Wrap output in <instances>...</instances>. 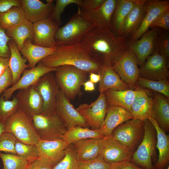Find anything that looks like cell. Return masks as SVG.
<instances>
[{
	"label": "cell",
	"mask_w": 169,
	"mask_h": 169,
	"mask_svg": "<svg viewBox=\"0 0 169 169\" xmlns=\"http://www.w3.org/2000/svg\"><path fill=\"white\" fill-rule=\"evenodd\" d=\"M80 43L92 58L110 66L114 59L130 45L125 37L117 35L109 28L96 27L85 34Z\"/></svg>",
	"instance_id": "1"
},
{
	"label": "cell",
	"mask_w": 169,
	"mask_h": 169,
	"mask_svg": "<svg viewBox=\"0 0 169 169\" xmlns=\"http://www.w3.org/2000/svg\"><path fill=\"white\" fill-rule=\"evenodd\" d=\"M39 63L49 67L71 65L88 73L99 74L103 64L91 56L81 43L70 45H60L50 55Z\"/></svg>",
	"instance_id": "2"
},
{
	"label": "cell",
	"mask_w": 169,
	"mask_h": 169,
	"mask_svg": "<svg viewBox=\"0 0 169 169\" xmlns=\"http://www.w3.org/2000/svg\"><path fill=\"white\" fill-rule=\"evenodd\" d=\"M94 27L77 11L64 25L58 30L55 36L56 46L80 43L85 34Z\"/></svg>",
	"instance_id": "3"
},
{
	"label": "cell",
	"mask_w": 169,
	"mask_h": 169,
	"mask_svg": "<svg viewBox=\"0 0 169 169\" xmlns=\"http://www.w3.org/2000/svg\"><path fill=\"white\" fill-rule=\"evenodd\" d=\"M5 130L23 143L36 145L40 140L32 119L18 109L5 120Z\"/></svg>",
	"instance_id": "4"
},
{
	"label": "cell",
	"mask_w": 169,
	"mask_h": 169,
	"mask_svg": "<svg viewBox=\"0 0 169 169\" xmlns=\"http://www.w3.org/2000/svg\"><path fill=\"white\" fill-rule=\"evenodd\" d=\"M55 72V78L59 89L69 100H74L79 94L88 73L68 65L59 66Z\"/></svg>",
	"instance_id": "5"
},
{
	"label": "cell",
	"mask_w": 169,
	"mask_h": 169,
	"mask_svg": "<svg viewBox=\"0 0 169 169\" xmlns=\"http://www.w3.org/2000/svg\"><path fill=\"white\" fill-rule=\"evenodd\" d=\"M32 120L41 140L63 139L67 129L55 111L35 115L32 117Z\"/></svg>",
	"instance_id": "6"
},
{
	"label": "cell",
	"mask_w": 169,
	"mask_h": 169,
	"mask_svg": "<svg viewBox=\"0 0 169 169\" xmlns=\"http://www.w3.org/2000/svg\"><path fill=\"white\" fill-rule=\"evenodd\" d=\"M144 128L142 140L137 150L133 153L130 160L144 169H155L152 158L156 150V130L148 119L144 121Z\"/></svg>",
	"instance_id": "7"
},
{
	"label": "cell",
	"mask_w": 169,
	"mask_h": 169,
	"mask_svg": "<svg viewBox=\"0 0 169 169\" xmlns=\"http://www.w3.org/2000/svg\"><path fill=\"white\" fill-rule=\"evenodd\" d=\"M138 65L136 58L129 47L114 59L111 67L130 89L135 90L138 86L139 77Z\"/></svg>",
	"instance_id": "8"
},
{
	"label": "cell",
	"mask_w": 169,
	"mask_h": 169,
	"mask_svg": "<svg viewBox=\"0 0 169 169\" xmlns=\"http://www.w3.org/2000/svg\"><path fill=\"white\" fill-rule=\"evenodd\" d=\"M99 155L105 162L111 164L130 161L132 151L112 134L99 139Z\"/></svg>",
	"instance_id": "9"
},
{
	"label": "cell",
	"mask_w": 169,
	"mask_h": 169,
	"mask_svg": "<svg viewBox=\"0 0 169 169\" xmlns=\"http://www.w3.org/2000/svg\"><path fill=\"white\" fill-rule=\"evenodd\" d=\"M144 125V121L133 118L116 127L112 134L132 151L142 136Z\"/></svg>",
	"instance_id": "10"
},
{
	"label": "cell",
	"mask_w": 169,
	"mask_h": 169,
	"mask_svg": "<svg viewBox=\"0 0 169 169\" xmlns=\"http://www.w3.org/2000/svg\"><path fill=\"white\" fill-rule=\"evenodd\" d=\"M108 105L105 94L100 93L98 98L90 104L79 105L76 108L92 130L100 129L105 118Z\"/></svg>",
	"instance_id": "11"
},
{
	"label": "cell",
	"mask_w": 169,
	"mask_h": 169,
	"mask_svg": "<svg viewBox=\"0 0 169 169\" xmlns=\"http://www.w3.org/2000/svg\"><path fill=\"white\" fill-rule=\"evenodd\" d=\"M55 110L67 129L76 126L87 128L89 126L85 119L59 89L56 95Z\"/></svg>",
	"instance_id": "12"
},
{
	"label": "cell",
	"mask_w": 169,
	"mask_h": 169,
	"mask_svg": "<svg viewBox=\"0 0 169 169\" xmlns=\"http://www.w3.org/2000/svg\"><path fill=\"white\" fill-rule=\"evenodd\" d=\"M146 60L139 68V77L155 81L167 79L169 60L161 55L157 50Z\"/></svg>",
	"instance_id": "13"
},
{
	"label": "cell",
	"mask_w": 169,
	"mask_h": 169,
	"mask_svg": "<svg viewBox=\"0 0 169 169\" xmlns=\"http://www.w3.org/2000/svg\"><path fill=\"white\" fill-rule=\"evenodd\" d=\"M14 97L17 101L18 109L32 119L33 115L43 113V100L34 85L18 90Z\"/></svg>",
	"instance_id": "14"
},
{
	"label": "cell",
	"mask_w": 169,
	"mask_h": 169,
	"mask_svg": "<svg viewBox=\"0 0 169 169\" xmlns=\"http://www.w3.org/2000/svg\"><path fill=\"white\" fill-rule=\"evenodd\" d=\"M52 72L43 75L34 84L43 100L42 114L55 111L56 97L59 88Z\"/></svg>",
	"instance_id": "15"
},
{
	"label": "cell",
	"mask_w": 169,
	"mask_h": 169,
	"mask_svg": "<svg viewBox=\"0 0 169 169\" xmlns=\"http://www.w3.org/2000/svg\"><path fill=\"white\" fill-rule=\"evenodd\" d=\"M57 68L46 67L38 63L35 67L24 70L18 81L5 90L2 96L5 100H9L16 91L33 85L42 76L48 73L55 72Z\"/></svg>",
	"instance_id": "16"
},
{
	"label": "cell",
	"mask_w": 169,
	"mask_h": 169,
	"mask_svg": "<svg viewBox=\"0 0 169 169\" xmlns=\"http://www.w3.org/2000/svg\"><path fill=\"white\" fill-rule=\"evenodd\" d=\"M160 30L159 28H153L138 40L130 42V48L136 58L138 64L141 66L155 51L156 40Z\"/></svg>",
	"instance_id": "17"
},
{
	"label": "cell",
	"mask_w": 169,
	"mask_h": 169,
	"mask_svg": "<svg viewBox=\"0 0 169 169\" xmlns=\"http://www.w3.org/2000/svg\"><path fill=\"white\" fill-rule=\"evenodd\" d=\"M117 0H105L98 8L91 11H83L78 8L80 15L95 27L110 29L112 17L116 5Z\"/></svg>",
	"instance_id": "18"
},
{
	"label": "cell",
	"mask_w": 169,
	"mask_h": 169,
	"mask_svg": "<svg viewBox=\"0 0 169 169\" xmlns=\"http://www.w3.org/2000/svg\"><path fill=\"white\" fill-rule=\"evenodd\" d=\"M59 26L50 18L33 23L34 37L33 43L46 48L56 46L55 36Z\"/></svg>",
	"instance_id": "19"
},
{
	"label": "cell",
	"mask_w": 169,
	"mask_h": 169,
	"mask_svg": "<svg viewBox=\"0 0 169 169\" xmlns=\"http://www.w3.org/2000/svg\"><path fill=\"white\" fill-rule=\"evenodd\" d=\"M145 15L137 31L131 36L130 42L139 39L147 32L151 25L165 11L169 9V1L146 0L145 3Z\"/></svg>",
	"instance_id": "20"
},
{
	"label": "cell",
	"mask_w": 169,
	"mask_h": 169,
	"mask_svg": "<svg viewBox=\"0 0 169 169\" xmlns=\"http://www.w3.org/2000/svg\"><path fill=\"white\" fill-rule=\"evenodd\" d=\"M46 1L44 3L39 0H21L25 19L33 24L49 18L54 6V0Z\"/></svg>",
	"instance_id": "21"
},
{
	"label": "cell",
	"mask_w": 169,
	"mask_h": 169,
	"mask_svg": "<svg viewBox=\"0 0 169 169\" xmlns=\"http://www.w3.org/2000/svg\"><path fill=\"white\" fill-rule=\"evenodd\" d=\"M39 156L55 165L64 157L65 151L69 146L63 139L54 140H40L36 144Z\"/></svg>",
	"instance_id": "22"
},
{
	"label": "cell",
	"mask_w": 169,
	"mask_h": 169,
	"mask_svg": "<svg viewBox=\"0 0 169 169\" xmlns=\"http://www.w3.org/2000/svg\"><path fill=\"white\" fill-rule=\"evenodd\" d=\"M133 118L132 113L125 109L108 105L106 115L100 130L104 136L111 135L117 126Z\"/></svg>",
	"instance_id": "23"
},
{
	"label": "cell",
	"mask_w": 169,
	"mask_h": 169,
	"mask_svg": "<svg viewBox=\"0 0 169 169\" xmlns=\"http://www.w3.org/2000/svg\"><path fill=\"white\" fill-rule=\"evenodd\" d=\"M151 116L165 132L169 131V100L159 93L153 92Z\"/></svg>",
	"instance_id": "24"
},
{
	"label": "cell",
	"mask_w": 169,
	"mask_h": 169,
	"mask_svg": "<svg viewBox=\"0 0 169 169\" xmlns=\"http://www.w3.org/2000/svg\"><path fill=\"white\" fill-rule=\"evenodd\" d=\"M136 89L137 93L131 105V113L134 118L144 121L151 116L153 98L139 86Z\"/></svg>",
	"instance_id": "25"
},
{
	"label": "cell",
	"mask_w": 169,
	"mask_h": 169,
	"mask_svg": "<svg viewBox=\"0 0 169 169\" xmlns=\"http://www.w3.org/2000/svg\"><path fill=\"white\" fill-rule=\"evenodd\" d=\"M140 0H117L113 13L110 29L117 35L123 36L124 21L130 11Z\"/></svg>",
	"instance_id": "26"
},
{
	"label": "cell",
	"mask_w": 169,
	"mask_h": 169,
	"mask_svg": "<svg viewBox=\"0 0 169 169\" xmlns=\"http://www.w3.org/2000/svg\"><path fill=\"white\" fill-rule=\"evenodd\" d=\"M99 74L100 76L98 87L100 93H104L109 89H130L128 84L121 79L110 66L103 65Z\"/></svg>",
	"instance_id": "27"
},
{
	"label": "cell",
	"mask_w": 169,
	"mask_h": 169,
	"mask_svg": "<svg viewBox=\"0 0 169 169\" xmlns=\"http://www.w3.org/2000/svg\"><path fill=\"white\" fill-rule=\"evenodd\" d=\"M57 46L52 48H46L34 44L30 39H27L24 43L20 51L23 57L28 62L29 69L37 66V64L43 59L52 53Z\"/></svg>",
	"instance_id": "28"
},
{
	"label": "cell",
	"mask_w": 169,
	"mask_h": 169,
	"mask_svg": "<svg viewBox=\"0 0 169 169\" xmlns=\"http://www.w3.org/2000/svg\"><path fill=\"white\" fill-rule=\"evenodd\" d=\"M148 119L154 125L156 131V147L159 152L158 160L154 166L155 169H163L169 161V137L151 116Z\"/></svg>",
	"instance_id": "29"
},
{
	"label": "cell",
	"mask_w": 169,
	"mask_h": 169,
	"mask_svg": "<svg viewBox=\"0 0 169 169\" xmlns=\"http://www.w3.org/2000/svg\"><path fill=\"white\" fill-rule=\"evenodd\" d=\"M146 1L140 0L127 16L123 26V36L126 38L131 36L139 28L146 13L145 3Z\"/></svg>",
	"instance_id": "30"
},
{
	"label": "cell",
	"mask_w": 169,
	"mask_h": 169,
	"mask_svg": "<svg viewBox=\"0 0 169 169\" xmlns=\"http://www.w3.org/2000/svg\"><path fill=\"white\" fill-rule=\"evenodd\" d=\"M136 93V89H109L104 92L108 105L120 106L130 112L131 105Z\"/></svg>",
	"instance_id": "31"
},
{
	"label": "cell",
	"mask_w": 169,
	"mask_h": 169,
	"mask_svg": "<svg viewBox=\"0 0 169 169\" xmlns=\"http://www.w3.org/2000/svg\"><path fill=\"white\" fill-rule=\"evenodd\" d=\"M7 36L13 39L20 51L24 42L29 39L33 41L34 37L33 23L26 19L6 30Z\"/></svg>",
	"instance_id": "32"
},
{
	"label": "cell",
	"mask_w": 169,
	"mask_h": 169,
	"mask_svg": "<svg viewBox=\"0 0 169 169\" xmlns=\"http://www.w3.org/2000/svg\"><path fill=\"white\" fill-rule=\"evenodd\" d=\"M8 44L11 53L9 68L12 73L14 84L19 79L24 70L29 68V66L26 64L27 59L22 56L14 41L11 39L8 42Z\"/></svg>",
	"instance_id": "33"
},
{
	"label": "cell",
	"mask_w": 169,
	"mask_h": 169,
	"mask_svg": "<svg viewBox=\"0 0 169 169\" xmlns=\"http://www.w3.org/2000/svg\"><path fill=\"white\" fill-rule=\"evenodd\" d=\"M99 139L88 138L78 141L73 144L78 161L97 157L99 155Z\"/></svg>",
	"instance_id": "34"
},
{
	"label": "cell",
	"mask_w": 169,
	"mask_h": 169,
	"mask_svg": "<svg viewBox=\"0 0 169 169\" xmlns=\"http://www.w3.org/2000/svg\"><path fill=\"white\" fill-rule=\"evenodd\" d=\"M105 136L101 133L100 129L92 130L87 127L76 126L68 129L63 139L69 145L83 139L88 138L100 139Z\"/></svg>",
	"instance_id": "35"
},
{
	"label": "cell",
	"mask_w": 169,
	"mask_h": 169,
	"mask_svg": "<svg viewBox=\"0 0 169 169\" xmlns=\"http://www.w3.org/2000/svg\"><path fill=\"white\" fill-rule=\"evenodd\" d=\"M24 19L21 6H14L6 12L0 13V27L6 30Z\"/></svg>",
	"instance_id": "36"
},
{
	"label": "cell",
	"mask_w": 169,
	"mask_h": 169,
	"mask_svg": "<svg viewBox=\"0 0 169 169\" xmlns=\"http://www.w3.org/2000/svg\"><path fill=\"white\" fill-rule=\"evenodd\" d=\"M137 85L139 87L161 93L169 98V82L167 79L155 81L139 77Z\"/></svg>",
	"instance_id": "37"
},
{
	"label": "cell",
	"mask_w": 169,
	"mask_h": 169,
	"mask_svg": "<svg viewBox=\"0 0 169 169\" xmlns=\"http://www.w3.org/2000/svg\"><path fill=\"white\" fill-rule=\"evenodd\" d=\"M15 147L16 155L26 160L29 164L40 156L36 145L26 144L17 140Z\"/></svg>",
	"instance_id": "38"
},
{
	"label": "cell",
	"mask_w": 169,
	"mask_h": 169,
	"mask_svg": "<svg viewBox=\"0 0 169 169\" xmlns=\"http://www.w3.org/2000/svg\"><path fill=\"white\" fill-rule=\"evenodd\" d=\"M78 162L75 148L73 144L70 145L65 149L63 158L53 169H78Z\"/></svg>",
	"instance_id": "39"
},
{
	"label": "cell",
	"mask_w": 169,
	"mask_h": 169,
	"mask_svg": "<svg viewBox=\"0 0 169 169\" xmlns=\"http://www.w3.org/2000/svg\"><path fill=\"white\" fill-rule=\"evenodd\" d=\"M0 158L3 165V169H26L28 162L19 156L0 152Z\"/></svg>",
	"instance_id": "40"
},
{
	"label": "cell",
	"mask_w": 169,
	"mask_h": 169,
	"mask_svg": "<svg viewBox=\"0 0 169 169\" xmlns=\"http://www.w3.org/2000/svg\"><path fill=\"white\" fill-rule=\"evenodd\" d=\"M18 109L17 99L14 97L12 100H6L0 97V122L5 120Z\"/></svg>",
	"instance_id": "41"
},
{
	"label": "cell",
	"mask_w": 169,
	"mask_h": 169,
	"mask_svg": "<svg viewBox=\"0 0 169 169\" xmlns=\"http://www.w3.org/2000/svg\"><path fill=\"white\" fill-rule=\"evenodd\" d=\"M156 50L167 59L169 58V33L168 31L160 29L156 42Z\"/></svg>",
	"instance_id": "42"
},
{
	"label": "cell",
	"mask_w": 169,
	"mask_h": 169,
	"mask_svg": "<svg viewBox=\"0 0 169 169\" xmlns=\"http://www.w3.org/2000/svg\"><path fill=\"white\" fill-rule=\"evenodd\" d=\"M55 1L56 3L49 18L55 21L60 26L61 23V14L66 7L72 4H76L78 5L81 0H56Z\"/></svg>",
	"instance_id": "43"
},
{
	"label": "cell",
	"mask_w": 169,
	"mask_h": 169,
	"mask_svg": "<svg viewBox=\"0 0 169 169\" xmlns=\"http://www.w3.org/2000/svg\"><path fill=\"white\" fill-rule=\"evenodd\" d=\"M17 139L12 134L5 132L0 136V152L16 154L15 143Z\"/></svg>",
	"instance_id": "44"
},
{
	"label": "cell",
	"mask_w": 169,
	"mask_h": 169,
	"mask_svg": "<svg viewBox=\"0 0 169 169\" xmlns=\"http://www.w3.org/2000/svg\"><path fill=\"white\" fill-rule=\"evenodd\" d=\"M78 169H110L111 166L100 155L93 159L78 161Z\"/></svg>",
	"instance_id": "45"
},
{
	"label": "cell",
	"mask_w": 169,
	"mask_h": 169,
	"mask_svg": "<svg viewBox=\"0 0 169 169\" xmlns=\"http://www.w3.org/2000/svg\"><path fill=\"white\" fill-rule=\"evenodd\" d=\"M6 30L0 27V57L10 58V50L8 44L12 39L7 36Z\"/></svg>",
	"instance_id": "46"
},
{
	"label": "cell",
	"mask_w": 169,
	"mask_h": 169,
	"mask_svg": "<svg viewBox=\"0 0 169 169\" xmlns=\"http://www.w3.org/2000/svg\"><path fill=\"white\" fill-rule=\"evenodd\" d=\"M55 165L47 159L39 156L29 164L26 169H53Z\"/></svg>",
	"instance_id": "47"
},
{
	"label": "cell",
	"mask_w": 169,
	"mask_h": 169,
	"mask_svg": "<svg viewBox=\"0 0 169 169\" xmlns=\"http://www.w3.org/2000/svg\"><path fill=\"white\" fill-rule=\"evenodd\" d=\"M13 84L12 73L10 68H8L0 76V97L2 92Z\"/></svg>",
	"instance_id": "48"
},
{
	"label": "cell",
	"mask_w": 169,
	"mask_h": 169,
	"mask_svg": "<svg viewBox=\"0 0 169 169\" xmlns=\"http://www.w3.org/2000/svg\"><path fill=\"white\" fill-rule=\"evenodd\" d=\"M161 28L169 30V9L163 12L150 26V28Z\"/></svg>",
	"instance_id": "49"
},
{
	"label": "cell",
	"mask_w": 169,
	"mask_h": 169,
	"mask_svg": "<svg viewBox=\"0 0 169 169\" xmlns=\"http://www.w3.org/2000/svg\"><path fill=\"white\" fill-rule=\"evenodd\" d=\"M105 0H81L78 8L85 11L95 10L99 7Z\"/></svg>",
	"instance_id": "50"
},
{
	"label": "cell",
	"mask_w": 169,
	"mask_h": 169,
	"mask_svg": "<svg viewBox=\"0 0 169 169\" xmlns=\"http://www.w3.org/2000/svg\"><path fill=\"white\" fill-rule=\"evenodd\" d=\"M21 0H0V13L6 12L14 6H21Z\"/></svg>",
	"instance_id": "51"
},
{
	"label": "cell",
	"mask_w": 169,
	"mask_h": 169,
	"mask_svg": "<svg viewBox=\"0 0 169 169\" xmlns=\"http://www.w3.org/2000/svg\"><path fill=\"white\" fill-rule=\"evenodd\" d=\"M110 169H144L140 167L130 161H125L111 164Z\"/></svg>",
	"instance_id": "52"
},
{
	"label": "cell",
	"mask_w": 169,
	"mask_h": 169,
	"mask_svg": "<svg viewBox=\"0 0 169 169\" xmlns=\"http://www.w3.org/2000/svg\"><path fill=\"white\" fill-rule=\"evenodd\" d=\"M9 59L0 57V76L9 68Z\"/></svg>",
	"instance_id": "53"
},
{
	"label": "cell",
	"mask_w": 169,
	"mask_h": 169,
	"mask_svg": "<svg viewBox=\"0 0 169 169\" xmlns=\"http://www.w3.org/2000/svg\"><path fill=\"white\" fill-rule=\"evenodd\" d=\"M83 85L84 90L86 91H92L95 89L94 83L90 80L85 82Z\"/></svg>",
	"instance_id": "54"
},
{
	"label": "cell",
	"mask_w": 169,
	"mask_h": 169,
	"mask_svg": "<svg viewBox=\"0 0 169 169\" xmlns=\"http://www.w3.org/2000/svg\"><path fill=\"white\" fill-rule=\"evenodd\" d=\"M89 76L90 80L94 83H96L100 81V76L99 74L90 73Z\"/></svg>",
	"instance_id": "55"
},
{
	"label": "cell",
	"mask_w": 169,
	"mask_h": 169,
	"mask_svg": "<svg viewBox=\"0 0 169 169\" xmlns=\"http://www.w3.org/2000/svg\"><path fill=\"white\" fill-rule=\"evenodd\" d=\"M5 120L0 122V136L5 132Z\"/></svg>",
	"instance_id": "56"
},
{
	"label": "cell",
	"mask_w": 169,
	"mask_h": 169,
	"mask_svg": "<svg viewBox=\"0 0 169 169\" xmlns=\"http://www.w3.org/2000/svg\"><path fill=\"white\" fill-rule=\"evenodd\" d=\"M166 169H169V166H168V167Z\"/></svg>",
	"instance_id": "57"
}]
</instances>
